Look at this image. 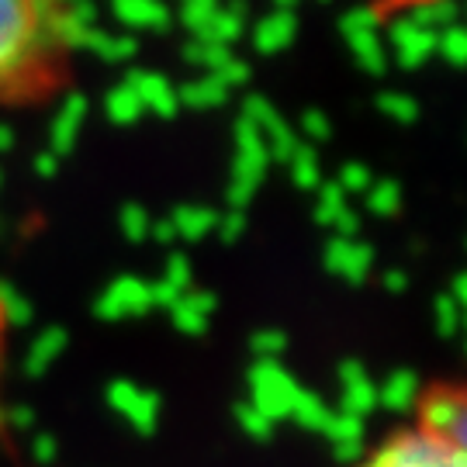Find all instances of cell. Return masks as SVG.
Listing matches in <instances>:
<instances>
[{
  "instance_id": "cell-2",
  "label": "cell",
  "mask_w": 467,
  "mask_h": 467,
  "mask_svg": "<svg viewBox=\"0 0 467 467\" xmlns=\"http://www.w3.org/2000/svg\"><path fill=\"white\" fill-rule=\"evenodd\" d=\"M364 467H467V453L464 447L440 443L426 433H401Z\"/></svg>"
},
{
  "instance_id": "cell-9",
  "label": "cell",
  "mask_w": 467,
  "mask_h": 467,
  "mask_svg": "<svg viewBox=\"0 0 467 467\" xmlns=\"http://www.w3.org/2000/svg\"><path fill=\"white\" fill-rule=\"evenodd\" d=\"M419 374L409 368L395 370V374H388V381L378 388V405H384L388 412H412L419 405Z\"/></svg>"
},
{
  "instance_id": "cell-15",
  "label": "cell",
  "mask_w": 467,
  "mask_h": 467,
  "mask_svg": "<svg viewBox=\"0 0 467 467\" xmlns=\"http://www.w3.org/2000/svg\"><path fill=\"white\" fill-rule=\"evenodd\" d=\"M433 308H436V333L457 336V329H461V305L451 295H440Z\"/></svg>"
},
{
  "instance_id": "cell-4",
  "label": "cell",
  "mask_w": 467,
  "mask_h": 467,
  "mask_svg": "<svg viewBox=\"0 0 467 467\" xmlns=\"http://www.w3.org/2000/svg\"><path fill=\"white\" fill-rule=\"evenodd\" d=\"M419 433L433 436L440 443L451 447H464V430H467V412H464V395L457 388H433L426 395H419Z\"/></svg>"
},
{
  "instance_id": "cell-21",
  "label": "cell",
  "mask_w": 467,
  "mask_h": 467,
  "mask_svg": "<svg viewBox=\"0 0 467 467\" xmlns=\"http://www.w3.org/2000/svg\"><path fill=\"white\" fill-rule=\"evenodd\" d=\"M215 218L208 215V212H201V215H181V229H184L187 239H201V233L212 225Z\"/></svg>"
},
{
  "instance_id": "cell-23",
  "label": "cell",
  "mask_w": 467,
  "mask_h": 467,
  "mask_svg": "<svg viewBox=\"0 0 467 467\" xmlns=\"http://www.w3.org/2000/svg\"><path fill=\"white\" fill-rule=\"evenodd\" d=\"M125 233H129V239H142L146 235V218H142V212H129L125 215Z\"/></svg>"
},
{
  "instance_id": "cell-3",
  "label": "cell",
  "mask_w": 467,
  "mask_h": 467,
  "mask_svg": "<svg viewBox=\"0 0 467 467\" xmlns=\"http://www.w3.org/2000/svg\"><path fill=\"white\" fill-rule=\"evenodd\" d=\"M301 384L281 368V360H256L250 368V405L270 422L291 419Z\"/></svg>"
},
{
  "instance_id": "cell-1",
  "label": "cell",
  "mask_w": 467,
  "mask_h": 467,
  "mask_svg": "<svg viewBox=\"0 0 467 467\" xmlns=\"http://www.w3.org/2000/svg\"><path fill=\"white\" fill-rule=\"evenodd\" d=\"M80 21L69 0H0V108H32L73 80Z\"/></svg>"
},
{
  "instance_id": "cell-16",
  "label": "cell",
  "mask_w": 467,
  "mask_h": 467,
  "mask_svg": "<svg viewBox=\"0 0 467 467\" xmlns=\"http://www.w3.org/2000/svg\"><path fill=\"white\" fill-rule=\"evenodd\" d=\"M370 260H374V253H370V246H350V256H347V267H343V277H347L350 284H360L364 277H368Z\"/></svg>"
},
{
  "instance_id": "cell-22",
  "label": "cell",
  "mask_w": 467,
  "mask_h": 467,
  "mask_svg": "<svg viewBox=\"0 0 467 467\" xmlns=\"http://www.w3.org/2000/svg\"><path fill=\"white\" fill-rule=\"evenodd\" d=\"M333 457L339 464H357L364 457V443H333Z\"/></svg>"
},
{
  "instance_id": "cell-18",
  "label": "cell",
  "mask_w": 467,
  "mask_h": 467,
  "mask_svg": "<svg viewBox=\"0 0 467 467\" xmlns=\"http://www.w3.org/2000/svg\"><path fill=\"white\" fill-rule=\"evenodd\" d=\"M163 281H167L170 287H177V291L184 295L187 287H191V264H187L184 256H173V260H170L167 277H163Z\"/></svg>"
},
{
  "instance_id": "cell-5",
  "label": "cell",
  "mask_w": 467,
  "mask_h": 467,
  "mask_svg": "<svg viewBox=\"0 0 467 467\" xmlns=\"http://www.w3.org/2000/svg\"><path fill=\"white\" fill-rule=\"evenodd\" d=\"M108 405L129 419V426L139 436H152L156 422H160V409H163L156 391H146V388H139L135 381H125V378L108 384Z\"/></svg>"
},
{
  "instance_id": "cell-20",
  "label": "cell",
  "mask_w": 467,
  "mask_h": 467,
  "mask_svg": "<svg viewBox=\"0 0 467 467\" xmlns=\"http://www.w3.org/2000/svg\"><path fill=\"white\" fill-rule=\"evenodd\" d=\"M177 298H181V291H177V287H170L167 281L150 284V301H152V305H163V308H173V305H177Z\"/></svg>"
},
{
  "instance_id": "cell-12",
  "label": "cell",
  "mask_w": 467,
  "mask_h": 467,
  "mask_svg": "<svg viewBox=\"0 0 467 467\" xmlns=\"http://www.w3.org/2000/svg\"><path fill=\"white\" fill-rule=\"evenodd\" d=\"M364 430H368L364 419L347 416V412H333L322 436H329V443H364Z\"/></svg>"
},
{
  "instance_id": "cell-14",
  "label": "cell",
  "mask_w": 467,
  "mask_h": 467,
  "mask_svg": "<svg viewBox=\"0 0 467 467\" xmlns=\"http://www.w3.org/2000/svg\"><path fill=\"white\" fill-rule=\"evenodd\" d=\"M250 347L256 360H281V353L287 350V336L281 329H260V333H253Z\"/></svg>"
},
{
  "instance_id": "cell-25",
  "label": "cell",
  "mask_w": 467,
  "mask_h": 467,
  "mask_svg": "<svg viewBox=\"0 0 467 467\" xmlns=\"http://www.w3.org/2000/svg\"><path fill=\"white\" fill-rule=\"evenodd\" d=\"M453 301H457V305H461V308H464V301H467V291H464V277H457V281H453V295H451Z\"/></svg>"
},
{
  "instance_id": "cell-8",
  "label": "cell",
  "mask_w": 467,
  "mask_h": 467,
  "mask_svg": "<svg viewBox=\"0 0 467 467\" xmlns=\"http://www.w3.org/2000/svg\"><path fill=\"white\" fill-rule=\"evenodd\" d=\"M215 305H218L215 295H208V291H184V295L177 298V305L170 308L173 326L184 336H201L208 329V322H212Z\"/></svg>"
},
{
  "instance_id": "cell-19",
  "label": "cell",
  "mask_w": 467,
  "mask_h": 467,
  "mask_svg": "<svg viewBox=\"0 0 467 467\" xmlns=\"http://www.w3.org/2000/svg\"><path fill=\"white\" fill-rule=\"evenodd\" d=\"M7 426L17 430V433H25V430H35V412L28 405H15V409H7Z\"/></svg>"
},
{
  "instance_id": "cell-13",
  "label": "cell",
  "mask_w": 467,
  "mask_h": 467,
  "mask_svg": "<svg viewBox=\"0 0 467 467\" xmlns=\"http://www.w3.org/2000/svg\"><path fill=\"white\" fill-rule=\"evenodd\" d=\"M235 422H239V430L250 436V440H256V443H267L270 436H274V422L260 416L250 401H239V405H235Z\"/></svg>"
},
{
  "instance_id": "cell-24",
  "label": "cell",
  "mask_w": 467,
  "mask_h": 467,
  "mask_svg": "<svg viewBox=\"0 0 467 467\" xmlns=\"http://www.w3.org/2000/svg\"><path fill=\"white\" fill-rule=\"evenodd\" d=\"M409 287V277L401 274V270H391V274H384V291H391V295H401Z\"/></svg>"
},
{
  "instance_id": "cell-11",
  "label": "cell",
  "mask_w": 467,
  "mask_h": 467,
  "mask_svg": "<svg viewBox=\"0 0 467 467\" xmlns=\"http://www.w3.org/2000/svg\"><path fill=\"white\" fill-rule=\"evenodd\" d=\"M291 419L298 422L301 430L322 433V430H326V422L333 419V412H329V405L318 399L316 391H305V388H301L298 399H295V405H291Z\"/></svg>"
},
{
  "instance_id": "cell-6",
  "label": "cell",
  "mask_w": 467,
  "mask_h": 467,
  "mask_svg": "<svg viewBox=\"0 0 467 467\" xmlns=\"http://www.w3.org/2000/svg\"><path fill=\"white\" fill-rule=\"evenodd\" d=\"M152 308L150 284L135 277H118L94 305V316L100 322H121V318H142Z\"/></svg>"
},
{
  "instance_id": "cell-17",
  "label": "cell",
  "mask_w": 467,
  "mask_h": 467,
  "mask_svg": "<svg viewBox=\"0 0 467 467\" xmlns=\"http://www.w3.org/2000/svg\"><path fill=\"white\" fill-rule=\"evenodd\" d=\"M56 453H59V443H56V436L52 433H35L32 440V457L35 464H56Z\"/></svg>"
},
{
  "instance_id": "cell-7",
  "label": "cell",
  "mask_w": 467,
  "mask_h": 467,
  "mask_svg": "<svg viewBox=\"0 0 467 467\" xmlns=\"http://www.w3.org/2000/svg\"><path fill=\"white\" fill-rule=\"evenodd\" d=\"M339 381H343V399L339 412L357 419H368L378 409V384L368 378V368L360 360H343L339 364Z\"/></svg>"
},
{
  "instance_id": "cell-26",
  "label": "cell",
  "mask_w": 467,
  "mask_h": 467,
  "mask_svg": "<svg viewBox=\"0 0 467 467\" xmlns=\"http://www.w3.org/2000/svg\"><path fill=\"white\" fill-rule=\"evenodd\" d=\"M225 233H229V239H233V235L239 233V218H233V222H229V225H225Z\"/></svg>"
},
{
  "instance_id": "cell-10",
  "label": "cell",
  "mask_w": 467,
  "mask_h": 467,
  "mask_svg": "<svg viewBox=\"0 0 467 467\" xmlns=\"http://www.w3.org/2000/svg\"><path fill=\"white\" fill-rule=\"evenodd\" d=\"M69 347V336L63 326H49V329H42V333L35 336L32 350L25 357V374L28 378H42L46 370L63 357V350Z\"/></svg>"
}]
</instances>
